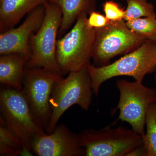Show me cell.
<instances>
[{"label":"cell","instance_id":"6da1fadb","mask_svg":"<svg viewBox=\"0 0 156 156\" xmlns=\"http://www.w3.org/2000/svg\"><path fill=\"white\" fill-rule=\"evenodd\" d=\"M94 94L97 96L101 84L112 78L128 76L142 82L146 75L156 71V41L147 40L142 44L113 62L96 67H87Z\"/></svg>","mask_w":156,"mask_h":156},{"label":"cell","instance_id":"7a4b0ae2","mask_svg":"<svg viewBox=\"0 0 156 156\" xmlns=\"http://www.w3.org/2000/svg\"><path fill=\"white\" fill-rule=\"evenodd\" d=\"M0 111V117L22 144L23 154H33L31 144L34 138L46 132L34 118L22 91L1 85Z\"/></svg>","mask_w":156,"mask_h":156},{"label":"cell","instance_id":"3957f363","mask_svg":"<svg viewBox=\"0 0 156 156\" xmlns=\"http://www.w3.org/2000/svg\"><path fill=\"white\" fill-rule=\"evenodd\" d=\"M87 14L80 15L70 30L57 40L56 59L62 76L91 64L95 29L88 25Z\"/></svg>","mask_w":156,"mask_h":156},{"label":"cell","instance_id":"277c9868","mask_svg":"<svg viewBox=\"0 0 156 156\" xmlns=\"http://www.w3.org/2000/svg\"><path fill=\"white\" fill-rule=\"evenodd\" d=\"M92 81L87 68L68 74L62 78L53 87L50 99L52 111L47 133L53 132L59 119L71 107L76 105L82 109L88 111L92 103Z\"/></svg>","mask_w":156,"mask_h":156},{"label":"cell","instance_id":"5b68a950","mask_svg":"<svg viewBox=\"0 0 156 156\" xmlns=\"http://www.w3.org/2000/svg\"><path fill=\"white\" fill-rule=\"evenodd\" d=\"M78 136L85 156H128L143 144L142 135L124 126L85 129Z\"/></svg>","mask_w":156,"mask_h":156},{"label":"cell","instance_id":"8992f818","mask_svg":"<svg viewBox=\"0 0 156 156\" xmlns=\"http://www.w3.org/2000/svg\"><path fill=\"white\" fill-rule=\"evenodd\" d=\"M44 5V17L40 28L31 37V56L25 68H44L62 75L56 59V44L62 13L55 3L48 1Z\"/></svg>","mask_w":156,"mask_h":156},{"label":"cell","instance_id":"52a82bcc","mask_svg":"<svg viewBox=\"0 0 156 156\" xmlns=\"http://www.w3.org/2000/svg\"><path fill=\"white\" fill-rule=\"evenodd\" d=\"M95 29L92 58L96 67L109 64L115 56L133 51L147 41L128 28L124 20H109L105 26Z\"/></svg>","mask_w":156,"mask_h":156},{"label":"cell","instance_id":"ba28073f","mask_svg":"<svg viewBox=\"0 0 156 156\" xmlns=\"http://www.w3.org/2000/svg\"><path fill=\"white\" fill-rule=\"evenodd\" d=\"M116 86L119 100L114 109L119 110L118 119L126 122L133 130L143 136L146 117L150 106L156 101V89L146 87L142 82L119 80Z\"/></svg>","mask_w":156,"mask_h":156},{"label":"cell","instance_id":"9c48e42d","mask_svg":"<svg viewBox=\"0 0 156 156\" xmlns=\"http://www.w3.org/2000/svg\"><path fill=\"white\" fill-rule=\"evenodd\" d=\"M62 76L44 68L24 69L21 91L34 118L45 131L48 129L52 114L50 101L52 90Z\"/></svg>","mask_w":156,"mask_h":156},{"label":"cell","instance_id":"30bf717a","mask_svg":"<svg viewBox=\"0 0 156 156\" xmlns=\"http://www.w3.org/2000/svg\"><path fill=\"white\" fill-rule=\"evenodd\" d=\"M31 151L38 156H85L78 134L62 124L56 126L51 133L36 136L32 142Z\"/></svg>","mask_w":156,"mask_h":156},{"label":"cell","instance_id":"8fae6325","mask_svg":"<svg viewBox=\"0 0 156 156\" xmlns=\"http://www.w3.org/2000/svg\"><path fill=\"white\" fill-rule=\"evenodd\" d=\"M45 13L44 5L39 6L29 13L25 20L18 27L1 33V55L19 54L30 58L31 37L41 25Z\"/></svg>","mask_w":156,"mask_h":156},{"label":"cell","instance_id":"7c38bea8","mask_svg":"<svg viewBox=\"0 0 156 156\" xmlns=\"http://www.w3.org/2000/svg\"><path fill=\"white\" fill-rule=\"evenodd\" d=\"M49 0H0V32L14 28L23 17Z\"/></svg>","mask_w":156,"mask_h":156},{"label":"cell","instance_id":"4fadbf2b","mask_svg":"<svg viewBox=\"0 0 156 156\" xmlns=\"http://www.w3.org/2000/svg\"><path fill=\"white\" fill-rule=\"evenodd\" d=\"M27 56L19 54L0 56V83L18 90L22 88L23 80Z\"/></svg>","mask_w":156,"mask_h":156},{"label":"cell","instance_id":"5bb4252c","mask_svg":"<svg viewBox=\"0 0 156 156\" xmlns=\"http://www.w3.org/2000/svg\"><path fill=\"white\" fill-rule=\"evenodd\" d=\"M59 6L62 18L58 36H62L83 14H89L95 11L96 0H49Z\"/></svg>","mask_w":156,"mask_h":156},{"label":"cell","instance_id":"9a60e30c","mask_svg":"<svg viewBox=\"0 0 156 156\" xmlns=\"http://www.w3.org/2000/svg\"><path fill=\"white\" fill-rule=\"evenodd\" d=\"M23 154L20 140L0 117V155L17 156Z\"/></svg>","mask_w":156,"mask_h":156},{"label":"cell","instance_id":"2e32d148","mask_svg":"<svg viewBox=\"0 0 156 156\" xmlns=\"http://www.w3.org/2000/svg\"><path fill=\"white\" fill-rule=\"evenodd\" d=\"M146 131L142 136L147 156H156V101L149 108L146 117Z\"/></svg>","mask_w":156,"mask_h":156},{"label":"cell","instance_id":"e0dca14e","mask_svg":"<svg viewBox=\"0 0 156 156\" xmlns=\"http://www.w3.org/2000/svg\"><path fill=\"white\" fill-rule=\"evenodd\" d=\"M127 7L124 20L130 21L141 17L156 18L154 6L147 0H126Z\"/></svg>","mask_w":156,"mask_h":156},{"label":"cell","instance_id":"ac0fdd59","mask_svg":"<svg viewBox=\"0 0 156 156\" xmlns=\"http://www.w3.org/2000/svg\"><path fill=\"white\" fill-rule=\"evenodd\" d=\"M128 28L147 40L156 41V18L141 17L126 21Z\"/></svg>","mask_w":156,"mask_h":156},{"label":"cell","instance_id":"d6986e66","mask_svg":"<svg viewBox=\"0 0 156 156\" xmlns=\"http://www.w3.org/2000/svg\"><path fill=\"white\" fill-rule=\"evenodd\" d=\"M103 9L105 17L110 21L124 20L126 10L121 8L114 1L110 0L105 2L103 4Z\"/></svg>","mask_w":156,"mask_h":156},{"label":"cell","instance_id":"ffe728a7","mask_svg":"<svg viewBox=\"0 0 156 156\" xmlns=\"http://www.w3.org/2000/svg\"><path fill=\"white\" fill-rule=\"evenodd\" d=\"M89 15V17L87 19V23L88 25L92 28H98L104 27L109 21L105 16L97 11H92Z\"/></svg>","mask_w":156,"mask_h":156},{"label":"cell","instance_id":"44dd1931","mask_svg":"<svg viewBox=\"0 0 156 156\" xmlns=\"http://www.w3.org/2000/svg\"><path fill=\"white\" fill-rule=\"evenodd\" d=\"M154 79L155 83L156 84V71H155V73L154 76Z\"/></svg>","mask_w":156,"mask_h":156}]
</instances>
